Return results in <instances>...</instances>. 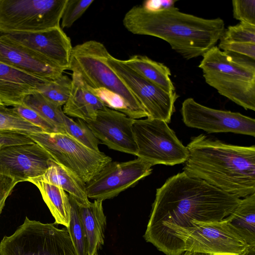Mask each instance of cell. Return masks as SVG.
<instances>
[{
  "label": "cell",
  "mask_w": 255,
  "mask_h": 255,
  "mask_svg": "<svg viewBox=\"0 0 255 255\" xmlns=\"http://www.w3.org/2000/svg\"><path fill=\"white\" fill-rule=\"evenodd\" d=\"M51 159L48 153L35 142L4 146L0 148V174L18 182L27 181L42 176Z\"/></svg>",
  "instance_id": "5bb4252c"
},
{
  "label": "cell",
  "mask_w": 255,
  "mask_h": 255,
  "mask_svg": "<svg viewBox=\"0 0 255 255\" xmlns=\"http://www.w3.org/2000/svg\"><path fill=\"white\" fill-rule=\"evenodd\" d=\"M2 34L42 55L64 71L69 70L73 47L60 26L35 32Z\"/></svg>",
  "instance_id": "2e32d148"
},
{
  "label": "cell",
  "mask_w": 255,
  "mask_h": 255,
  "mask_svg": "<svg viewBox=\"0 0 255 255\" xmlns=\"http://www.w3.org/2000/svg\"><path fill=\"white\" fill-rule=\"evenodd\" d=\"M47 81L0 62V101L7 107L22 104Z\"/></svg>",
  "instance_id": "ac0fdd59"
},
{
  "label": "cell",
  "mask_w": 255,
  "mask_h": 255,
  "mask_svg": "<svg viewBox=\"0 0 255 255\" xmlns=\"http://www.w3.org/2000/svg\"><path fill=\"white\" fill-rule=\"evenodd\" d=\"M123 24L130 32L156 37L166 41L184 59L203 56L215 46L225 31L219 17L206 19L173 7L156 11L135 5L125 15Z\"/></svg>",
  "instance_id": "7a4b0ae2"
},
{
  "label": "cell",
  "mask_w": 255,
  "mask_h": 255,
  "mask_svg": "<svg viewBox=\"0 0 255 255\" xmlns=\"http://www.w3.org/2000/svg\"><path fill=\"white\" fill-rule=\"evenodd\" d=\"M71 79V90L63 113L86 122L94 120L98 111L106 106L78 74L72 72Z\"/></svg>",
  "instance_id": "d6986e66"
},
{
  "label": "cell",
  "mask_w": 255,
  "mask_h": 255,
  "mask_svg": "<svg viewBox=\"0 0 255 255\" xmlns=\"http://www.w3.org/2000/svg\"><path fill=\"white\" fill-rule=\"evenodd\" d=\"M1 34L0 33V35H1Z\"/></svg>",
  "instance_id": "7bdbcfd3"
},
{
  "label": "cell",
  "mask_w": 255,
  "mask_h": 255,
  "mask_svg": "<svg viewBox=\"0 0 255 255\" xmlns=\"http://www.w3.org/2000/svg\"><path fill=\"white\" fill-rule=\"evenodd\" d=\"M34 142H35L28 134L13 131H0V145L2 146Z\"/></svg>",
  "instance_id": "e575fe53"
},
{
  "label": "cell",
  "mask_w": 255,
  "mask_h": 255,
  "mask_svg": "<svg viewBox=\"0 0 255 255\" xmlns=\"http://www.w3.org/2000/svg\"><path fill=\"white\" fill-rule=\"evenodd\" d=\"M132 130L136 156L152 166H173L185 162L189 151L165 122L147 118L133 120Z\"/></svg>",
  "instance_id": "30bf717a"
},
{
  "label": "cell",
  "mask_w": 255,
  "mask_h": 255,
  "mask_svg": "<svg viewBox=\"0 0 255 255\" xmlns=\"http://www.w3.org/2000/svg\"><path fill=\"white\" fill-rule=\"evenodd\" d=\"M220 42L255 44V25L240 22L225 29Z\"/></svg>",
  "instance_id": "f546056e"
},
{
  "label": "cell",
  "mask_w": 255,
  "mask_h": 255,
  "mask_svg": "<svg viewBox=\"0 0 255 255\" xmlns=\"http://www.w3.org/2000/svg\"><path fill=\"white\" fill-rule=\"evenodd\" d=\"M42 223L27 217L0 242V255H76L66 227Z\"/></svg>",
  "instance_id": "52a82bcc"
},
{
  "label": "cell",
  "mask_w": 255,
  "mask_h": 255,
  "mask_svg": "<svg viewBox=\"0 0 255 255\" xmlns=\"http://www.w3.org/2000/svg\"><path fill=\"white\" fill-rule=\"evenodd\" d=\"M18 183L12 178L0 174V216L7 198Z\"/></svg>",
  "instance_id": "d590c367"
},
{
  "label": "cell",
  "mask_w": 255,
  "mask_h": 255,
  "mask_svg": "<svg viewBox=\"0 0 255 255\" xmlns=\"http://www.w3.org/2000/svg\"><path fill=\"white\" fill-rule=\"evenodd\" d=\"M0 105H3V104H2L1 103V102L0 101Z\"/></svg>",
  "instance_id": "b9f144b4"
},
{
  "label": "cell",
  "mask_w": 255,
  "mask_h": 255,
  "mask_svg": "<svg viewBox=\"0 0 255 255\" xmlns=\"http://www.w3.org/2000/svg\"><path fill=\"white\" fill-rule=\"evenodd\" d=\"M71 214L69 226L66 228L76 255H88L87 240L81 220L76 200L69 196Z\"/></svg>",
  "instance_id": "484cf974"
},
{
  "label": "cell",
  "mask_w": 255,
  "mask_h": 255,
  "mask_svg": "<svg viewBox=\"0 0 255 255\" xmlns=\"http://www.w3.org/2000/svg\"><path fill=\"white\" fill-rule=\"evenodd\" d=\"M232 6L235 19L255 25V0H234Z\"/></svg>",
  "instance_id": "1f68e13d"
},
{
  "label": "cell",
  "mask_w": 255,
  "mask_h": 255,
  "mask_svg": "<svg viewBox=\"0 0 255 255\" xmlns=\"http://www.w3.org/2000/svg\"><path fill=\"white\" fill-rule=\"evenodd\" d=\"M94 255H99L98 253V252L95 253Z\"/></svg>",
  "instance_id": "ab89813d"
},
{
  "label": "cell",
  "mask_w": 255,
  "mask_h": 255,
  "mask_svg": "<svg viewBox=\"0 0 255 255\" xmlns=\"http://www.w3.org/2000/svg\"><path fill=\"white\" fill-rule=\"evenodd\" d=\"M94 0H67L61 17V28L70 27L78 20Z\"/></svg>",
  "instance_id": "4dcf8cb0"
},
{
  "label": "cell",
  "mask_w": 255,
  "mask_h": 255,
  "mask_svg": "<svg viewBox=\"0 0 255 255\" xmlns=\"http://www.w3.org/2000/svg\"><path fill=\"white\" fill-rule=\"evenodd\" d=\"M35 178L61 188L80 204H88L91 202L87 196L86 184L70 170L52 159L50 160L45 172Z\"/></svg>",
  "instance_id": "44dd1931"
},
{
  "label": "cell",
  "mask_w": 255,
  "mask_h": 255,
  "mask_svg": "<svg viewBox=\"0 0 255 255\" xmlns=\"http://www.w3.org/2000/svg\"><path fill=\"white\" fill-rule=\"evenodd\" d=\"M110 53L105 45L89 40L72 48L69 70L78 74L93 89L107 90L120 97L133 120L148 117L142 106L108 62Z\"/></svg>",
  "instance_id": "5b68a950"
},
{
  "label": "cell",
  "mask_w": 255,
  "mask_h": 255,
  "mask_svg": "<svg viewBox=\"0 0 255 255\" xmlns=\"http://www.w3.org/2000/svg\"><path fill=\"white\" fill-rule=\"evenodd\" d=\"M184 124L208 133L233 132L255 136V120L239 113L214 109L202 105L193 98L182 104Z\"/></svg>",
  "instance_id": "7c38bea8"
},
{
  "label": "cell",
  "mask_w": 255,
  "mask_h": 255,
  "mask_svg": "<svg viewBox=\"0 0 255 255\" xmlns=\"http://www.w3.org/2000/svg\"><path fill=\"white\" fill-rule=\"evenodd\" d=\"M242 255H255V247H249L248 250Z\"/></svg>",
  "instance_id": "f35d334b"
},
{
  "label": "cell",
  "mask_w": 255,
  "mask_h": 255,
  "mask_svg": "<svg viewBox=\"0 0 255 255\" xmlns=\"http://www.w3.org/2000/svg\"><path fill=\"white\" fill-rule=\"evenodd\" d=\"M28 182L34 184L40 191L42 198L55 219V224L69 226L71 204L69 196L61 188L40 180L37 178L29 179Z\"/></svg>",
  "instance_id": "603a6c76"
},
{
  "label": "cell",
  "mask_w": 255,
  "mask_h": 255,
  "mask_svg": "<svg viewBox=\"0 0 255 255\" xmlns=\"http://www.w3.org/2000/svg\"><path fill=\"white\" fill-rule=\"evenodd\" d=\"M218 47L224 52L255 60V44L220 42Z\"/></svg>",
  "instance_id": "836d02e7"
},
{
  "label": "cell",
  "mask_w": 255,
  "mask_h": 255,
  "mask_svg": "<svg viewBox=\"0 0 255 255\" xmlns=\"http://www.w3.org/2000/svg\"><path fill=\"white\" fill-rule=\"evenodd\" d=\"M22 104L52 125L58 132H64L62 107L52 102L39 92L27 96Z\"/></svg>",
  "instance_id": "d4e9b609"
},
{
  "label": "cell",
  "mask_w": 255,
  "mask_h": 255,
  "mask_svg": "<svg viewBox=\"0 0 255 255\" xmlns=\"http://www.w3.org/2000/svg\"><path fill=\"white\" fill-rule=\"evenodd\" d=\"M241 200L184 171L178 173L156 189L143 237L166 255L175 230L191 227L192 221H221Z\"/></svg>",
  "instance_id": "6da1fadb"
},
{
  "label": "cell",
  "mask_w": 255,
  "mask_h": 255,
  "mask_svg": "<svg viewBox=\"0 0 255 255\" xmlns=\"http://www.w3.org/2000/svg\"><path fill=\"white\" fill-rule=\"evenodd\" d=\"M28 136L54 161L70 170L85 184L112 160L104 153L86 147L64 132L43 131Z\"/></svg>",
  "instance_id": "ba28073f"
},
{
  "label": "cell",
  "mask_w": 255,
  "mask_h": 255,
  "mask_svg": "<svg viewBox=\"0 0 255 255\" xmlns=\"http://www.w3.org/2000/svg\"><path fill=\"white\" fill-rule=\"evenodd\" d=\"M124 62L141 76L165 91L175 92L170 79L169 69L163 64L152 60L146 56L135 55Z\"/></svg>",
  "instance_id": "cb8c5ba5"
},
{
  "label": "cell",
  "mask_w": 255,
  "mask_h": 255,
  "mask_svg": "<svg viewBox=\"0 0 255 255\" xmlns=\"http://www.w3.org/2000/svg\"><path fill=\"white\" fill-rule=\"evenodd\" d=\"M199 67L207 84L245 110L255 111V63L215 46L203 56Z\"/></svg>",
  "instance_id": "277c9868"
},
{
  "label": "cell",
  "mask_w": 255,
  "mask_h": 255,
  "mask_svg": "<svg viewBox=\"0 0 255 255\" xmlns=\"http://www.w3.org/2000/svg\"><path fill=\"white\" fill-rule=\"evenodd\" d=\"M183 171L239 198L255 193V146L224 143L201 134L192 137Z\"/></svg>",
  "instance_id": "3957f363"
},
{
  "label": "cell",
  "mask_w": 255,
  "mask_h": 255,
  "mask_svg": "<svg viewBox=\"0 0 255 255\" xmlns=\"http://www.w3.org/2000/svg\"><path fill=\"white\" fill-rule=\"evenodd\" d=\"M72 87V79L63 74L56 79L47 81L39 90L46 98L59 106L67 102Z\"/></svg>",
  "instance_id": "f1b7e54d"
},
{
  "label": "cell",
  "mask_w": 255,
  "mask_h": 255,
  "mask_svg": "<svg viewBox=\"0 0 255 255\" xmlns=\"http://www.w3.org/2000/svg\"><path fill=\"white\" fill-rule=\"evenodd\" d=\"M224 220L249 247H255V193L241 199Z\"/></svg>",
  "instance_id": "7402d4cb"
},
{
  "label": "cell",
  "mask_w": 255,
  "mask_h": 255,
  "mask_svg": "<svg viewBox=\"0 0 255 255\" xmlns=\"http://www.w3.org/2000/svg\"><path fill=\"white\" fill-rule=\"evenodd\" d=\"M2 147H4V146H2V145H0V148Z\"/></svg>",
  "instance_id": "60d3db41"
},
{
  "label": "cell",
  "mask_w": 255,
  "mask_h": 255,
  "mask_svg": "<svg viewBox=\"0 0 255 255\" xmlns=\"http://www.w3.org/2000/svg\"><path fill=\"white\" fill-rule=\"evenodd\" d=\"M103 200H95L88 204L78 202L81 220L87 240L88 255H94L104 244L106 217Z\"/></svg>",
  "instance_id": "ffe728a7"
},
{
  "label": "cell",
  "mask_w": 255,
  "mask_h": 255,
  "mask_svg": "<svg viewBox=\"0 0 255 255\" xmlns=\"http://www.w3.org/2000/svg\"><path fill=\"white\" fill-rule=\"evenodd\" d=\"M0 62L46 80H54L64 70L35 51L0 35Z\"/></svg>",
  "instance_id": "e0dca14e"
},
{
  "label": "cell",
  "mask_w": 255,
  "mask_h": 255,
  "mask_svg": "<svg viewBox=\"0 0 255 255\" xmlns=\"http://www.w3.org/2000/svg\"><path fill=\"white\" fill-rule=\"evenodd\" d=\"M152 166L139 157L128 161H112L86 184L87 196L103 201L113 198L150 175Z\"/></svg>",
  "instance_id": "4fadbf2b"
},
{
  "label": "cell",
  "mask_w": 255,
  "mask_h": 255,
  "mask_svg": "<svg viewBox=\"0 0 255 255\" xmlns=\"http://www.w3.org/2000/svg\"><path fill=\"white\" fill-rule=\"evenodd\" d=\"M180 255H211L208 254L202 253L193 251H185Z\"/></svg>",
  "instance_id": "74e56055"
},
{
  "label": "cell",
  "mask_w": 255,
  "mask_h": 255,
  "mask_svg": "<svg viewBox=\"0 0 255 255\" xmlns=\"http://www.w3.org/2000/svg\"><path fill=\"white\" fill-rule=\"evenodd\" d=\"M67 0H0V33H30L60 26Z\"/></svg>",
  "instance_id": "9c48e42d"
},
{
  "label": "cell",
  "mask_w": 255,
  "mask_h": 255,
  "mask_svg": "<svg viewBox=\"0 0 255 255\" xmlns=\"http://www.w3.org/2000/svg\"><path fill=\"white\" fill-rule=\"evenodd\" d=\"M133 122L124 113L105 107L98 111L94 120L86 123L98 140L109 148L136 156Z\"/></svg>",
  "instance_id": "9a60e30c"
},
{
  "label": "cell",
  "mask_w": 255,
  "mask_h": 255,
  "mask_svg": "<svg viewBox=\"0 0 255 255\" xmlns=\"http://www.w3.org/2000/svg\"><path fill=\"white\" fill-rule=\"evenodd\" d=\"M63 120L64 133L86 147L95 151H100L99 144L101 142L86 122L79 119L75 121L64 113Z\"/></svg>",
  "instance_id": "4316f807"
},
{
  "label": "cell",
  "mask_w": 255,
  "mask_h": 255,
  "mask_svg": "<svg viewBox=\"0 0 255 255\" xmlns=\"http://www.w3.org/2000/svg\"><path fill=\"white\" fill-rule=\"evenodd\" d=\"M14 111L21 118L30 124L48 132H58L52 125L41 117L36 112L23 104L12 107Z\"/></svg>",
  "instance_id": "d6a6232c"
},
{
  "label": "cell",
  "mask_w": 255,
  "mask_h": 255,
  "mask_svg": "<svg viewBox=\"0 0 255 255\" xmlns=\"http://www.w3.org/2000/svg\"><path fill=\"white\" fill-rule=\"evenodd\" d=\"M192 226L175 230L166 255H180L193 251L211 255H242L247 243L227 224L220 222L192 221Z\"/></svg>",
  "instance_id": "8992f818"
},
{
  "label": "cell",
  "mask_w": 255,
  "mask_h": 255,
  "mask_svg": "<svg viewBox=\"0 0 255 255\" xmlns=\"http://www.w3.org/2000/svg\"><path fill=\"white\" fill-rule=\"evenodd\" d=\"M176 1L173 0H150L145 1L141 5L147 10L156 11L174 7Z\"/></svg>",
  "instance_id": "8d00e7d4"
},
{
  "label": "cell",
  "mask_w": 255,
  "mask_h": 255,
  "mask_svg": "<svg viewBox=\"0 0 255 255\" xmlns=\"http://www.w3.org/2000/svg\"><path fill=\"white\" fill-rule=\"evenodd\" d=\"M108 62L135 96L149 118L169 123L179 97L176 92H168L145 79L124 62L111 54Z\"/></svg>",
  "instance_id": "8fae6325"
},
{
  "label": "cell",
  "mask_w": 255,
  "mask_h": 255,
  "mask_svg": "<svg viewBox=\"0 0 255 255\" xmlns=\"http://www.w3.org/2000/svg\"><path fill=\"white\" fill-rule=\"evenodd\" d=\"M0 131H9L30 134L44 131L26 121L13 109L0 105Z\"/></svg>",
  "instance_id": "83f0119b"
}]
</instances>
